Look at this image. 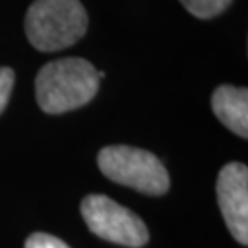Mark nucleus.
Masks as SVG:
<instances>
[{
    "instance_id": "f257e3e1",
    "label": "nucleus",
    "mask_w": 248,
    "mask_h": 248,
    "mask_svg": "<svg viewBox=\"0 0 248 248\" xmlns=\"http://www.w3.org/2000/svg\"><path fill=\"white\" fill-rule=\"evenodd\" d=\"M98 85V70L87 59H57L41 68L35 96L45 112L61 114L87 105L96 96Z\"/></svg>"
},
{
    "instance_id": "f03ea898",
    "label": "nucleus",
    "mask_w": 248,
    "mask_h": 248,
    "mask_svg": "<svg viewBox=\"0 0 248 248\" xmlns=\"http://www.w3.org/2000/svg\"><path fill=\"white\" fill-rule=\"evenodd\" d=\"M89 15L79 0H35L26 13V35L41 52H57L83 39Z\"/></svg>"
},
{
    "instance_id": "7ed1b4c3",
    "label": "nucleus",
    "mask_w": 248,
    "mask_h": 248,
    "mask_svg": "<svg viewBox=\"0 0 248 248\" xmlns=\"http://www.w3.org/2000/svg\"><path fill=\"white\" fill-rule=\"evenodd\" d=\"M101 173L116 184H124L145 193L164 195L169 189L166 166L153 153L129 145H108L98 155Z\"/></svg>"
},
{
    "instance_id": "20e7f679",
    "label": "nucleus",
    "mask_w": 248,
    "mask_h": 248,
    "mask_svg": "<svg viewBox=\"0 0 248 248\" xmlns=\"http://www.w3.org/2000/svg\"><path fill=\"white\" fill-rule=\"evenodd\" d=\"M81 215L92 233L116 245L138 248L149 239V232L142 219L105 195L85 197Z\"/></svg>"
},
{
    "instance_id": "39448f33",
    "label": "nucleus",
    "mask_w": 248,
    "mask_h": 248,
    "mask_svg": "<svg viewBox=\"0 0 248 248\" xmlns=\"http://www.w3.org/2000/svg\"><path fill=\"white\" fill-rule=\"evenodd\" d=\"M217 201L230 233L243 247L248 245V169L230 162L217 178Z\"/></svg>"
},
{
    "instance_id": "423d86ee",
    "label": "nucleus",
    "mask_w": 248,
    "mask_h": 248,
    "mask_svg": "<svg viewBox=\"0 0 248 248\" xmlns=\"http://www.w3.org/2000/svg\"><path fill=\"white\" fill-rule=\"evenodd\" d=\"M212 108L224 127L241 138L248 136V90L221 85L212 96Z\"/></svg>"
},
{
    "instance_id": "0eeeda50",
    "label": "nucleus",
    "mask_w": 248,
    "mask_h": 248,
    "mask_svg": "<svg viewBox=\"0 0 248 248\" xmlns=\"http://www.w3.org/2000/svg\"><path fill=\"white\" fill-rule=\"evenodd\" d=\"M232 0H180V4L197 18H212L221 15Z\"/></svg>"
},
{
    "instance_id": "6e6552de",
    "label": "nucleus",
    "mask_w": 248,
    "mask_h": 248,
    "mask_svg": "<svg viewBox=\"0 0 248 248\" xmlns=\"http://www.w3.org/2000/svg\"><path fill=\"white\" fill-rule=\"evenodd\" d=\"M13 83H15V72L6 66H0V114L4 112V108L8 105Z\"/></svg>"
},
{
    "instance_id": "1a4fd4ad",
    "label": "nucleus",
    "mask_w": 248,
    "mask_h": 248,
    "mask_svg": "<svg viewBox=\"0 0 248 248\" xmlns=\"http://www.w3.org/2000/svg\"><path fill=\"white\" fill-rule=\"evenodd\" d=\"M24 248H70L64 241L53 237L50 233H33L26 241Z\"/></svg>"
}]
</instances>
